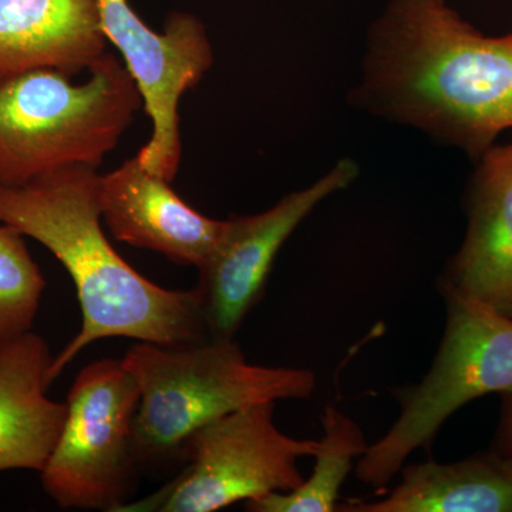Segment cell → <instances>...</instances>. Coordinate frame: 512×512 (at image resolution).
Returning <instances> with one entry per match:
<instances>
[{
  "label": "cell",
  "instance_id": "277c9868",
  "mask_svg": "<svg viewBox=\"0 0 512 512\" xmlns=\"http://www.w3.org/2000/svg\"><path fill=\"white\" fill-rule=\"evenodd\" d=\"M140 387L134 448L140 466L180 457L195 430L242 407L306 399L311 370L252 365L234 339L184 346L140 342L123 359Z\"/></svg>",
  "mask_w": 512,
  "mask_h": 512
},
{
  "label": "cell",
  "instance_id": "9a60e30c",
  "mask_svg": "<svg viewBox=\"0 0 512 512\" xmlns=\"http://www.w3.org/2000/svg\"><path fill=\"white\" fill-rule=\"evenodd\" d=\"M323 439L319 440L312 476L286 493H271L247 501L251 512H333L339 491L352 470L353 458L367 450L362 429L338 409L322 414Z\"/></svg>",
  "mask_w": 512,
  "mask_h": 512
},
{
  "label": "cell",
  "instance_id": "8992f818",
  "mask_svg": "<svg viewBox=\"0 0 512 512\" xmlns=\"http://www.w3.org/2000/svg\"><path fill=\"white\" fill-rule=\"evenodd\" d=\"M275 403L242 407L195 430L181 451L183 470L156 493L117 512L220 511L298 488L305 481L298 460L315 456L319 441L282 433Z\"/></svg>",
  "mask_w": 512,
  "mask_h": 512
},
{
  "label": "cell",
  "instance_id": "7c38bea8",
  "mask_svg": "<svg viewBox=\"0 0 512 512\" xmlns=\"http://www.w3.org/2000/svg\"><path fill=\"white\" fill-rule=\"evenodd\" d=\"M53 356L30 332L0 349V473H42L64 427L67 404L47 397Z\"/></svg>",
  "mask_w": 512,
  "mask_h": 512
},
{
  "label": "cell",
  "instance_id": "7a4b0ae2",
  "mask_svg": "<svg viewBox=\"0 0 512 512\" xmlns=\"http://www.w3.org/2000/svg\"><path fill=\"white\" fill-rule=\"evenodd\" d=\"M99 188L97 168L87 165L20 187L0 185V222L49 249L76 285L82 329L53 357L50 383L97 340L184 346L211 338L195 289L161 288L117 254L101 229Z\"/></svg>",
  "mask_w": 512,
  "mask_h": 512
},
{
  "label": "cell",
  "instance_id": "8fae6325",
  "mask_svg": "<svg viewBox=\"0 0 512 512\" xmlns=\"http://www.w3.org/2000/svg\"><path fill=\"white\" fill-rule=\"evenodd\" d=\"M476 161L466 237L440 282L512 318V143L494 144Z\"/></svg>",
  "mask_w": 512,
  "mask_h": 512
},
{
  "label": "cell",
  "instance_id": "5b68a950",
  "mask_svg": "<svg viewBox=\"0 0 512 512\" xmlns=\"http://www.w3.org/2000/svg\"><path fill=\"white\" fill-rule=\"evenodd\" d=\"M441 292L446 329L433 365L419 384L396 393L399 419L357 463V478L377 495L387 493L414 450H429L451 414L485 394L512 390V318L454 289Z\"/></svg>",
  "mask_w": 512,
  "mask_h": 512
},
{
  "label": "cell",
  "instance_id": "9c48e42d",
  "mask_svg": "<svg viewBox=\"0 0 512 512\" xmlns=\"http://www.w3.org/2000/svg\"><path fill=\"white\" fill-rule=\"evenodd\" d=\"M359 174L350 158L340 160L311 187L292 192L261 214L224 221L221 237L198 268L195 286L211 338L234 339L251 309L261 301L279 249L316 205L348 188Z\"/></svg>",
  "mask_w": 512,
  "mask_h": 512
},
{
  "label": "cell",
  "instance_id": "ba28073f",
  "mask_svg": "<svg viewBox=\"0 0 512 512\" xmlns=\"http://www.w3.org/2000/svg\"><path fill=\"white\" fill-rule=\"evenodd\" d=\"M101 30L120 50L137 84L148 117L150 141L137 154L150 173L173 181L181 161V97L201 82L214 63L207 30L188 13H173L163 33L154 32L127 0H97Z\"/></svg>",
  "mask_w": 512,
  "mask_h": 512
},
{
  "label": "cell",
  "instance_id": "5bb4252c",
  "mask_svg": "<svg viewBox=\"0 0 512 512\" xmlns=\"http://www.w3.org/2000/svg\"><path fill=\"white\" fill-rule=\"evenodd\" d=\"M336 511L512 512V458L494 450L456 463L412 464L386 498L349 500Z\"/></svg>",
  "mask_w": 512,
  "mask_h": 512
},
{
  "label": "cell",
  "instance_id": "3957f363",
  "mask_svg": "<svg viewBox=\"0 0 512 512\" xmlns=\"http://www.w3.org/2000/svg\"><path fill=\"white\" fill-rule=\"evenodd\" d=\"M84 82L50 67L0 73V185L64 168H97L143 104L127 67L106 53Z\"/></svg>",
  "mask_w": 512,
  "mask_h": 512
},
{
  "label": "cell",
  "instance_id": "e0dca14e",
  "mask_svg": "<svg viewBox=\"0 0 512 512\" xmlns=\"http://www.w3.org/2000/svg\"><path fill=\"white\" fill-rule=\"evenodd\" d=\"M503 409H501L500 426H498L495 451L512 458V390L501 393Z\"/></svg>",
  "mask_w": 512,
  "mask_h": 512
},
{
  "label": "cell",
  "instance_id": "6da1fadb",
  "mask_svg": "<svg viewBox=\"0 0 512 512\" xmlns=\"http://www.w3.org/2000/svg\"><path fill=\"white\" fill-rule=\"evenodd\" d=\"M350 99L477 160L512 128V33L484 35L441 0H390Z\"/></svg>",
  "mask_w": 512,
  "mask_h": 512
},
{
  "label": "cell",
  "instance_id": "ac0fdd59",
  "mask_svg": "<svg viewBox=\"0 0 512 512\" xmlns=\"http://www.w3.org/2000/svg\"><path fill=\"white\" fill-rule=\"evenodd\" d=\"M441 2H448V0H441Z\"/></svg>",
  "mask_w": 512,
  "mask_h": 512
},
{
  "label": "cell",
  "instance_id": "4fadbf2b",
  "mask_svg": "<svg viewBox=\"0 0 512 512\" xmlns=\"http://www.w3.org/2000/svg\"><path fill=\"white\" fill-rule=\"evenodd\" d=\"M97 0H0V73L76 74L106 55Z\"/></svg>",
  "mask_w": 512,
  "mask_h": 512
},
{
  "label": "cell",
  "instance_id": "30bf717a",
  "mask_svg": "<svg viewBox=\"0 0 512 512\" xmlns=\"http://www.w3.org/2000/svg\"><path fill=\"white\" fill-rule=\"evenodd\" d=\"M170 184L150 173L137 156L130 158L100 175L101 218L119 241L200 268L214 251L224 221L195 211Z\"/></svg>",
  "mask_w": 512,
  "mask_h": 512
},
{
  "label": "cell",
  "instance_id": "52a82bcc",
  "mask_svg": "<svg viewBox=\"0 0 512 512\" xmlns=\"http://www.w3.org/2000/svg\"><path fill=\"white\" fill-rule=\"evenodd\" d=\"M67 417L45 468L43 490L59 507L117 512L136 490L134 424L140 387L123 360L84 367L67 396Z\"/></svg>",
  "mask_w": 512,
  "mask_h": 512
},
{
  "label": "cell",
  "instance_id": "2e32d148",
  "mask_svg": "<svg viewBox=\"0 0 512 512\" xmlns=\"http://www.w3.org/2000/svg\"><path fill=\"white\" fill-rule=\"evenodd\" d=\"M45 289L25 237L0 222V349L32 330Z\"/></svg>",
  "mask_w": 512,
  "mask_h": 512
}]
</instances>
